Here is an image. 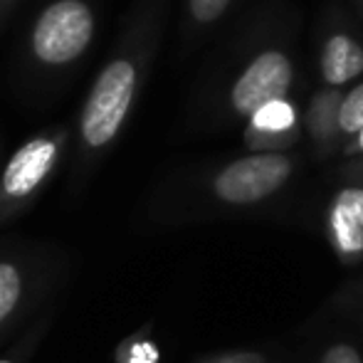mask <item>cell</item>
<instances>
[{"label":"cell","instance_id":"16","mask_svg":"<svg viewBox=\"0 0 363 363\" xmlns=\"http://www.w3.org/2000/svg\"><path fill=\"white\" fill-rule=\"evenodd\" d=\"M359 144H361V148H363V129H361V139H359Z\"/></svg>","mask_w":363,"mask_h":363},{"label":"cell","instance_id":"12","mask_svg":"<svg viewBox=\"0 0 363 363\" xmlns=\"http://www.w3.org/2000/svg\"><path fill=\"white\" fill-rule=\"evenodd\" d=\"M252 119H255V126H257V129L282 131V129H287V126L291 124L294 114H291V109L284 104V101H274V104L259 109Z\"/></svg>","mask_w":363,"mask_h":363},{"label":"cell","instance_id":"5","mask_svg":"<svg viewBox=\"0 0 363 363\" xmlns=\"http://www.w3.org/2000/svg\"><path fill=\"white\" fill-rule=\"evenodd\" d=\"M291 163L287 156L257 153V156L240 158L225 166L213 181V191L220 201L233 203V206H247L279 191L287 183Z\"/></svg>","mask_w":363,"mask_h":363},{"label":"cell","instance_id":"2","mask_svg":"<svg viewBox=\"0 0 363 363\" xmlns=\"http://www.w3.org/2000/svg\"><path fill=\"white\" fill-rule=\"evenodd\" d=\"M139 72L126 57L111 60L96 74L79 116V139L86 151H101L119 136L134 104Z\"/></svg>","mask_w":363,"mask_h":363},{"label":"cell","instance_id":"10","mask_svg":"<svg viewBox=\"0 0 363 363\" xmlns=\"http://www.w3.org/2000/svg\"><path fill=\"white\" fill-rule=\"evenodd\" d=\"M331 225H334V233L341 250H346V252H359V250H363V230L336 206H334V216H331Z\"/></svg>","mask_w":363,"mask_h":363},{"label":"cell","instance_id":"14","mask_svg":"<svg viewBox=\"0 0 363 363\" xmlns=\"http://www.w3.org/2000/svg\"><path fill=\"white\" fill-rule=\"evenodd\" d=\"M188 5H191V15L198 23H213L225 13L230 0H188Z\"/></svg>","mask_w":363,"mask_h":363},{"label":"cell","instance_id":"11","mask_svg":"<svg viewBox=\"0 0 363 363\" xmlns=\"http://www.w3.org/2000/svg\"><path fill=\"white\" fill-rule=\"evenodd\" d=\"M116 363H158V349L148 339H126L116 349Z\"/></svg>","mask_w":363,"mask_h":363},{"label":"cell","instance_id":"13","mask_svg":"<svg viewBox=\"0 0 363 363\" xmlns=\"http://www.w3.org/2000/svg\"><path fill=\"white\" fill-rule=\"evenodd\" d=\"M336 208H341L363 230V191H359V188L341 191L339 198H336Z\"/></svg>","mask_w":363,"mask_h":363},{"label":"cell","instance_id":"9","mask_svg":"<svg viewBox=\"0 0 363 363\" xmlns=\"http://www.w3.org/2000/svg\"><path fill=\"white\" fill-rule=\"evenodd\" d=\"M336 119L346 134H359L363 129V84L356 86L346 99H341Z\"/></svg>","mask_w":363,"mask_h":363},{"label":"cell","instance_id":"1","mask_svg":"<svg viewBox=\"0 0 363 363\" xmlns=\"http://www.w3.org/2000/svg\"><path fill=\"white\" fill-rule=\"evenodd\" d=\"M65 151V134H38L15 148L0 173V228L15 223L57 171Z\"/></svg>","mask_w":363,"mask_h":363},{"label":"cell","instance_id":"15","mask_svg":"<svg viewBox=\"0 0 363 363\" xmlns=\"http://www.w3.org/2000/svg\"><path fill=\"white\" fill-rule=\"evenodd\" d=\"M321 363H363V361H361V356L356 354V349H351V346H346V344H339L326 351Z\"/></svg>","mask_w":363,"mask_h":363},{"label":"cell","instance_id":"8","mask_svg":"<svg viewBox=\"0 0 363 363\" xmlns=\"http://www.w3.org/2000/svg\"><path fill=\"white\" fill-rule=\"evenodd\" d=\"M48 324H50V316H43L38 319L28 331L23 334V339L15 341L3 356H0V363H30L38 351V346L43 344V336L48 331Z\"/></svg>","mask_w":363,"mask_h":363},{"label":"cell","instance_id":"6","mask_svg":"<svg viewBox=\"0 0 363 363\" xmlns=\"http://www.w3.org/2000/svg\"><path fill=\"white\" fill-rule=\"evenodd\" d=\"M291 84V65L282 52H262L233 86V106L245 116L282 101Z\"/></svg>","mask_w":363,"mask_h":363},{"label":"cell","instance_id":"3","mask_svg":"<svg viewBox=\"0 0 363 363\" xmlns=\"http://www.w3.org/2000/svg\"><path fill=\"white\" fill-rule=\"evenodd\" d=\"M57 274V259L40 250L0 252V341L15 331L43 301Z\"/></svg>","mask_w":363,"mask_h":363},{"label":"cell","instance_id":"7","mask_svg":"<svg viewBox=\"0 0 363 363\" xmlns=\"http://www.w3.org/2000/svg\"><path fill=\"white\" fill-rule=\"evenodd\" d=\"M321 72L329 84H344L363 72V50L346 35H334L321 55Z\"/></svg>","mask_w":363,"mask_h":363},{"label":"cell","instance_id":"4","mask_svg":"<svg viewBox=\"0 0 363 363\" xmlns=\"http://www.w3.org/2000/svg\"><path fill=\"white\" fill-rule=\"evenodd\" d=\"M94 38V13L84 0H55L33 28V52L48 67H62L84 55Z\"/></svg>","mask_w":363,"mask_h":363},{"label":"cell","instance_id":"17","mask_svg":"<svg viewBox=\"0 0 363 363\" xmlns=\"http://www.w3.org/2000/svg\"><path fill=\"white\" fill-rule=\"evenodd\" d=\"M240 363H247V361H240Z\"/></svg>","mask_w":363,"mask_h":363}]
</instances>
